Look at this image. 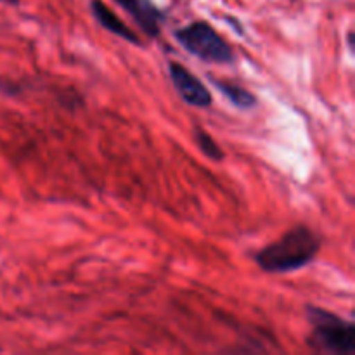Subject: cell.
I'll return each mask as SVG.
<instances>
[{
    "label": "cell",
    "mask_w": 355,
    "mask_h": 355,
    "mask_svg": "<svg viewBox=\"0 0 355 355\" xmlns=\"http://www.w3.org/2000/svg\"><path fill=\"white\" fill-rule=\"evenodd\" d=\"M319 248H321L319 236L305 225H297L281 236L277 241L260 250L255 260L266 272H293L309 266L315 259Z\"/></svg>",
    "instance_id": "1"
},
{
    "label": "cell",
    "mask_w": 355,
    "mask_h": 355,
    "mask_svg": "<svg viewBox=\"0 0 355 355\" xmlns=\"http://www.w3.org/2000/svg\"><path fill=\"white\" fill-rule=\"evenodd\" d=\"M307 319L312 333L309 343L319 352L352 355L355 352V326L333 312L319 307H307Z\"/></svg>",
    "instance_id": "2"
},
{
    "label": "cell",
    "mask_w": 355,
    "mask_h": 355,
    "mask_svg": "<svg viewBox=\"0 0 355 355\" xmlns=\"http://www.w3.org/2000/svg\"><path fill=\"white\" fill-rule=\"evenodd\" d=\"M175 38L189 54L201 61L215 64H229L234 59L232 49L207 21H194L193 24L175 31Z\"/></svg>",
    "instance_id": "3"
},
{
    "label": "cell",
    "mask_w": 355,
    "mask_h": 355,
    "mask_svg": "<svg viewBox=\"0 0 355 355\" xmlns=\"http://www.w3.org/2000/svg\"><path fill=\"white\" fill-rule=\"evenodd\" d=\"M170 78H172L173 87L177 89L179 96L186 101L187 104L196 107H208L211 104V94L208 92L207 87L196 78L194 73L184 68L179 62H170L168 64Z\"/></svg>",
    "instance_id": "4"
},
{
    "label": "cell",
    "mask_w": 355,
    "mask_h": 355,
    "mask_svg": "<svg viewBox=\"0 0 355 355\" xmlns=\"http://www.w3.org/2000/svg\"><path fill=\"white\" fill-rule=\"evenodd\" d=\"M114 2L134 17L144 33H148L149 37H158L159 24L163 21V14L158 7L153 6L149 0H114Z\"/></svg>",
    "instance_id": "5"
},
{
    "label": "cell",
    "mask_w": 355,
    "mask_h": 355,
    "mask_svg": "<svg viewBox=\"0 0 355 355\" xmlns=\"http://www.w3.org/2000/svg\"><path fill=\"white\" fill-rule=\"evenodd\" d=\"M90 9H92L94 17L99 21L101 26L106 28L110 33L116 35V37L130 42V44L141 45V40H139V37L135 35V31L130 30V28H128L127 24H125L123 21L106 6V3H103L101 0H90Z\"/></svg>",
    "instance_id": "6"
},
{
    "label": "cell",
    "mask_w": 355,
    "mask_h": 355,
    "mask_svg": "<svg viewBox=\"0 0 355 355\" xmlns=\"http://www.w3.org/2000/svg\"><path fill=\"white\" fill-rule=\"evenodd\" d=\"M214 85L220 90L222 96L227 97L239 110H252L257 104V97L250 90H246L245 87L238 85V83L225 82V80H214Z\"/></svg>",
    "instance_id": "7"
},
{
    "label": "cell",
    "mask_w": 355,
    "mask_h": 355,
    "mask_svg": "<svg viewBox=\"0 0 355 355\" xmlns=\"http://www.w3.org/2000/svg\"><path fill=\"white\" fill-rule=\"evenodd\" d=\"M194 139H196L198 142V148L201 149V153H203L207 158L214 159V162H220V159L224 158V153H222L220 146L211 139V135L208 134V132L201 130V128H196Z\"/></svg>",
    "instance_id": "8"
},
{
    "label": "cell",
    "mask_w": 355,
    "mask_h": 355,
    "mask_svg": "<svg viewBox=\"0 0 355 355\" xmlns=\"http://www.w3.org/2000/svg\"><path fill=\"white\" fill-rule=\"evenodd\" d=\"M2 2H7V3H17V0H2Z\"/></svg>",
    "instance_id": "9"
}]
</instances>
